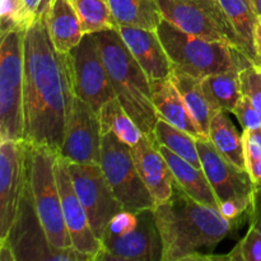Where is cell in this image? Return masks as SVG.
<instances>
[{"mask_svg": "<svg viewBox=\"0 0 261 261\" xmlns=\"http://www.w3.org/2000/svg\"><path fill=\"white\" fill-rule=\"evenodd\" d=\"M23 142L59 154L75 91L70 59L56 50L46 18L28 25L23 36Z\"/></svg>", "mask_w": 261, "mask_h": 261, "instance_id": "obj_1", "label": "cell"}, {"mask_svg": "<svg viewBox=\"0 0 261 261\" xmlns=\"http://www.w3.org/2000/svg\"><path fill=\"white\" fill-rule=\"evenodd\" d=\"M154 214L162 239L163 261L226 260L224 255L206 252H212L233 232V221L189 196L176 181L171 198L155 205Z\"/></svg>", "mask_w": 261, "mask_h": 261, "instance_id": "obj_2", "label": "cell"}, {"mask_svg": "<svg viewBox=\"0 0 261 261\" xmlns=\"http://www.w3.org/2000/svg\"><path fill=\"white\" fill-rule=\"evenodd\" d=\"M106 65L115 97L137 122L143 134L155 140L158 121L150 81L125 45L117 28L94 32ZM157 142V140H155Z\"/></svg>", "mask_w": 261, "mask_h": 261, "instance_id": "obj_3", "label": "cell"}, {"mask_svg": "<svg viewBox=\"0 0 261 261\" xmlns=\"http://www.w3.org/2000/svg\"><path fill=\"white\" fill-rule=\"evenodd\" d=\"M157 33L172 68L198 78L229 71L241 73L254 65L236 46L189 35L166 19L158 25Z\"/></svg>", "mask_w": 261, "mask_h": 261, "instance_id": "obj_4", "label": "cell"}, {"mask_svg": "<svg viewBox=\"0 0 261 261\" xmlns=\"http://www.w3.org/2000/svg\"><path fill=\"white\" fill-rule=\"evenodd\" d=\"M97 260L163 261V245L154 208L121 211L111 219L101 237Z\"/></svg>", "mask_w": 261, "mask_h": 261, "instance_id": "obj_5", "label": "cell"}, {"mask_svg": "<svg viewBox=\"0 0 261 261\" xmlns=\"http://www.w3.org/2000/svg\"><path fill=\"white\" fill-rule=\"evenodd\" d=\"M56 157L58 153L50 148L27 144V181L36 213L48 241L56 249H69L73 244L61 208L55 171Z\"/></svg>", "mask_w": 261, "mask_h": 261, "instance_id": "obj_6", "label": "cell"}, {"mask_svg": "<svg viewBox=\"0 0 261 261\" xmlns=\"http://www.w3.org/2000/svg\"><path fill=\"white\" fill-rule=\"evenodd\" d=\"M24 31H9L0 43V142L23 140Z\"/></svg>", "mask_w": 261, "mask_h": 261, "instance_id": "obj_7", "label": "cell"}, {"mask_svg": "<svg viewBox=\"0 0 261 261\" xmlns=\"http://www.w3.org/2000/svg\"><path fill=\"white\" fill-rule=\"evenodd\" d=\"M201 168L219 203V212L227 219L239 218L249 212L255 184L247 170L237 167L214 148L209 138H198Z\"/></svg>", "mask_w": 261, "mask_h": 261, "instance_id": "obj_8", "label": "cell"}, {"mask_svg": "<svg viewBox=\"0 0 261 261\" xmlns=\"http://www.w3.org/2000/svg\"><path fill=\"white\" fill-rule=\"evenodd\" d=\"M99 165L125 211L140 212L154 208V200L135 165L132 147L112 132L102 134Z\"/></svg>", "mask_w": 261, "mask_h": 261, "instance_id": "obj_9", "label": "cell"}, {"mask_svg": "<svg viewBox=\"0 0 261 261\" xmlns=\"http://www.w3.org/2000/svg\"><path fill=\"white\" fill-rule=\"evenodd\" d=\"M163 19L189 35L222 41L244 51L241 38L219 0H158ZM245 53V51H244Z\"/></svg>", "mask_w": 261, "mask_h": 261, "instance_id": "obj_10", "label": "cell"}, {"mask_svg": "<svg viewBox=\"0 0 261 261\" xmlns=\"http://www.w3.org/2000/svg\"><path fill=\"white\" fill-rule=\"evenodd\" d=\"M5 240L12 246L15 261H89L74 247L56 249L51 245L36 213L28 181L17 219Z\"/></svg>", "mask_w": 261, "mask_h": 261, "instance_id": "obj_11", "label": "cell"}, {"mask_svg": "<svg viewBox=\"0 0 261 261\" xmlns=\"http://www.w3.org/2000/svg\"><path fill=\"white\" fill-rule=\"evenodd\" d=\"M68 163L74 189L86 211L93 233L101 237L107 224L124 211L99 163Z\"/></svg>", "mask_w": 261, "mask_h": 261, "instance_id": "obj_12", "label": "cell"}, {"mask_svg": "<svg viewBox=\"0 0 261 261\" xmlns=\"http://www.w3.org/2000/svg\"><path fill=\"white\" fill-rule=\"evenodd\" d=\"M68 55L75 96L98 112L107 101L115 98V92L94 33H84Z\"/></svg>", "mask_w": 261, "mask_h": 261, "instance_id": "obj_13", "label": "cell"}, {"mask_svg": "<svg viewBox=\"0 0 261 261\" xmlns=\"http://www.w3.org/2000/svg\"><path fill=\"white\" fill-rule=\"evenodd\" d=\"M27 184V144L23 140L0 142V241L17 219Z\"/></svg>", "mask_w": 261, "mask_h": 261, "instance_id": "obj_14", "label": "cell"}, {"mask_svg": "<svg viewBox=\"0 0 261 261\" xmlns=\"http://www.w3.org/2000/svg\"><path fill=\"white\" fill-rule=\"evenodd\" d=\"M101 148L99 114L91 105L75 97L58 155L70 163H99Z\"/></svg>", "mask_w": 261, "mask_h": 261, "instance_id": "obj_15", "label": "cell"}, {"mask_svg": "<svg viewBox=\"0 0 261 261\" xmlns=\"http://www.w3.org/2000/svg\"><path fill=\"white\" fill-rule=\"evenodd\" d=\"M55 171L64 221L73 247L82 255H86L89 261L97 260L102 251L101 241L92 231L86 211L76 195L68 170V163L59 155L56 157Z\"/></svg>", "mask_w": 261, "mask_h": 261, "instance_id": "obj_16", "label": "cell"}, {"mask_svg": "<svg viewBox=\"0 0 261 261\" xmlns=\"http://www.w3.org/2000/svg\"><path fill=\"white\" fill-rule=\"evenodd\" d=\"M117 31L150 82L171 78L172 63L157 31L122 25Z\"/></svg>", "mask_w": 261, "mask_h": 261, "instance_id": "obj_17", "label": "cell"}, {"mask_svg": "<svg viewBox=\"0 0 261 261\" xmlns=\"http://www.w3.org/2000/svg\"><path fill=\"white\" fill-rule=\"evenodd\" d=\"M132 153L155 205L168 200L173 193L175 178L167 161L158 148V143L143 135L142 139L132 147Z\"/></svg>", "mask_w": 261, "mask_h": 261, "instance_id": "obj_18", "label": "cell"}, {"mask_svg": "<svg viewBox=\"0 0 261 261\" xmlns=\"http://www.w3.org/2000/svg\"><path fill=\"white\" fill-rule=\"evenodd\" d=\"M150 86H152L153 105L158 119L165 120L168 124L190 133L195 138H206L194 121L182 96L172 79L152 81Z\"/></svg>", "mask_w": 261, "mask_h": 261, "instance_id": "obj_19", "label": "cell"}, {"mask_svg": "<svg viewBox=\"0 0 261 261\" xmlns=\"http://www.w3.org/2000/svg\"><path fill=\"white\" fill-rule=\"evenodd\" d=\"M158 148L167 161L176 184L196 201L219 211V203L217 200V196L203 168L191 165L190 162L178 157L177 154L171 152L168 148L163 147V145L158 144Z\"/></svg>", "mask_w": 261, "mask_h": 261, "instance_id": "obj_20", "label": "cell"}, {"mask_svg": "<svg viewBox=\"0 0 261 261\" xmlns=\"http://www.w3.org/2000/svg\"><path fill=\"white\" fill-rule=\"evenodd\" d=\"M46 22L51 40L60 53H70L84 36L81 18L71 0H54Z\"/></svg>", "mask_w": 261, "mask_h": 261, "instance_id": "obj_21", "label": "cell"}, {"mask_svg": "<svg viewBox=\"0 0 261 261\" xmlns=\"http://www.w3.org/2000/svg\"><path fill=\"white\" fill-rule=\"evenodd\" d=\"M171 79L182 96L194 121L196 122L201 133L208 138L211 121L217 111L204 91L203 83H201L203 78H198V76L173 69Z\"/></svg>", "mask_w": 261, "mask_h": 261, "instance_id": "obj_22", "label": "cell"}, {"mask_svg": "<svg viewBox=\"0 0 261 261\" xmlns=\"http://www.w3.org/2000/svg\"><path fill=\"white\" fill-rule=\"evenodd\" d=\"M117 27H135L157 31L163 20L158 0H109Z\"/></svg>", "mask_w": 261, "mask_h": 261, "instance_id": "obj_23", "label": "cell"}, {"mask_svg": "<svg viewBox=\"0 0 261 261\" xmlns=\"http://www.w3.org/2000/svg\"><path fill=\"white\" fill-rule=\"evenodd\" d=\"M209 140L214 148L237 167L246 170L244 138L226 111H217L209 126Z\"/></svg>", "mask_w": 261, "mask_h": 261, "instance_id": "obj_24", "label": "cell"}, {"mask_svg": "<svg viewBox=\"0 0 261 261\" xmlns=\"http://www.w3.org/2000/svg\"><path fill=\"white\" fill-rule=\"evenodd\" d=\"M219 3L226 10L237 35L241 38L246 56L254 63V65L260 66L255 46V33L259 15L255 10L254 4L250 0H219Z\"/></svg>", "mask_w": 261, "mask_h": 261, "instance_id": "obj_25", "label": "cell"}, {"mask_svg": "<svg viewBox=\"0 0 261 261\" xmlns=\"http://www.w3.org/2000/svg\"><path fill=\"white\" fill-rule=\"evenodd\" d=\"M204 91L216 111L233 112L234 107L242 98L240 73L213 74L201 79Z\"/></svg>", "mask_w": 261, "mask_h": 261, "instance_id": "obj_26", "label": "cell"}, {"mask_svg": "<svg viewBox=\"0 0 261 261\" xmlns=\"http://www.w3.org/2000/svg\"><path fill=\"white\" fill-rule=\"evenodd\" d=\"M98 114L102 134L112 132L120 140L129 144L130 147H134L144 135L116 97L107 101L101 107Z\"/></svg>", "mask_w": 261, "mask_h": 261, "instance_id": "obj_27", "label": "cell"}, {"mask_svg": "<svg viewBox=\"0 0 261 261\" xmlns=\"http://www.w3.org/2000/svg\"><path fill=\"white\" fill-rule=\"evenodd\" d=\"M155 140L160 145L168 148L171 152L177 154L178 157L184 158L185 161L190 162L191 165L201 168L200 157H199L198 144L194 135L190 133L181 130L173 125L168 124L162 119H158L154 129Z\"/></svg>", "mask_w": 261, "mask_h": 261, "instance_id": "obj_28", "label": "cell"}, {"mask_svg": "<svg viewBox=\"0 0 261 261\" xmlns=\"http://www.w3.org/2000/svg\"><path fill=\"white\" fill-rule=\"evenodd\" d=\"M71 3L81 18L84 33L117 28L112 18L109 0H71Z\"/></svg>", "mask_w": 261, "mask_h": 261, "instance_id": "obj_29", "label": "cell"}, {"mask_svg": "<svg viewBox=\"0 0 261 261\" xmlns=\"http://www.w3.org/2000/svg\"><path fill=\"white\" fill-rule=\"evenodd\" d=\"M244 150L246 170L255 185L261 184V129L244 130Z\"/></svg>", "mask_w": 261, "mask_h": 261, "instance_id": "obj_30", "label": "cell"}, {"mask_svg": "<svg viewBox=\"0 0 261 261\" xmlns=\"http://www.w3.org/2000/svg\"><path fill=\"white\" fill-rule=\"evenodd\" d=\"M0 20L2 35L9 31H25L31 25L23 0H2Z\"/></svg>", "mask_w": 261, "mask_h": 261, "instance_id": "obj_31", "label": "cell"}, {"mask_svg": "<svg viewBox=\"0 0 261 261\" xmlns=\"http://www.w3.org/2000/svg\"><path fill=\"white\" fill-rule=\"evenodd\" d=\"M224 256L232 261H261V232L250 226L244 239Z\"/></svg>", "mask_w": 261, "mask_h": 261, "instance_id": "obj_32", "label": "cell"}, {"mask_svg": "<svg viewBox=\"0 0 261 261\" xmlns=\"http://www.w3.org/2000/svg\"><path fill=\"white\" fill-rule=\"evenodd\" d=\"M242 94L251 101L261 115V66L252 65L240 73Z\"/></svg>", "mask_w": 261, "mask_h": 261, "instance_id": "obj_33", "label": "cell"}, {"mask_svg": "<svg viewBox=\"0 0 261 261\" xmlns=\"http://www.w3.org/2000/svg\"><path fill=\"white\" fill-rule=\"evenodd\" d=\"M232 114L237 117L244 130L261 129V115L246 96H242Z\"/></svg>", "mask_w": 261, "mask_h": 261, "instance_id": "obj_34", "label": "cell"}, {"mask_svg": "<svg viewBox=\"0 0 261 261\" xmlns=\"http://www.w3.org/2000/svg\"><path fill=\"white\" fill-rule=\"evenodd\" d=\"M53 2L54 0H23L25 14L31 24L35 20L47 17Z\"/></svg>", "mask_w": 261, "mask_h": 261, "instance_id": "obj_35", "label": "cell"}, {"mask_svg": "<svg viewBox=\"0 0 261 261\" xmlns=\"http://www.w3.org/2000/svg\"><path fill=\"white\" fill-rule=\"evenodd\" d=\"M250 226L261 232V184L255 185L251 206L249 209Z\"/></svg>", "mask_w": 261, "mask_h": 261, "instance_id": "obj_36", "label": "cell"}, {"mask_svg": "<svg viewBox=\"0 0 261 261\" xmlns=\"http://www.w3.org/2000/svg\"><path fill=\"white\" fill-rule=\"evenodd\" d=\"M0 261H15L14 252L7 240L0 241Z\"/></svg>", "mask_w": 261, "mask_h": 261, "instance_id": "obj_37", "label": "cell"}, {"mask_svg": "<svg viewBox=\"0 0 261 261\" xmlns=\"http://www.w3.org/2000/svg\"><path fill=\"white\" fill-rule=\"evenodd\" d=\"M255 46H256V53H257V56H259L260 66H261V17H259L256 33H255Z\"/></svg>", "mask_w": 261, "mask_h": 261, "instance_id": "obj_38", "label": "cell"}, {"mask_svg": "<svg viewBox=\"0 0 261 261\" xmlns=\"http://www.w3.org/2000/svg\"><path fill=\"white\" fill-rule=\"evenodd\" d=\"M252 4H254L255 10H256L257 15L261 17V0H251Z\"/></svg>", "mask_w": 261, "mask_h": 261, "instance_id": "obj_39", "label": "cell"}, {"mask_svg": "<svg viewBox=\"0 0 261 261\" xmlns=\"http://www.w3.org/2000/svg\"><path fill=\"white\" fill-rule=\"evenodd\" d=\"M250 2H251V0H250ZM251 3H252V2H251Z\"/></svg>", "mask_w": 261, "mask_h": 261, "instance_id": "obj_40", "label": "cell"}]
</instances>
